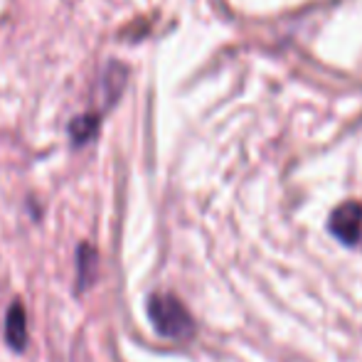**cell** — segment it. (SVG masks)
I'll return each instance as SVG.
<instances>
[{
    "label": "cell",
    "mask_w": 362,
    "mask_h": 362,
    "mask_svg": "<svg viewBox=\"0 0 362 362\" xmlns=\"http://www.w3.org/2000/svg\"><path fill=\"white\" fill-rule=\"evenodd\" d=\"M148 318L158 335L168 340H190L195 335V318L173 293H151L148 298Z\"/></svg>",
    "instance_id": "1"
},
{
    "label": "cell",
    "mask_w": 362,
    "mask_h": 362,
    "mask_svg": "<svg viewBox=\"0 0 362 362\" xmlns=\"http://www.w3.org/2000/svg\"><path fill=\"white\" fill-rule=\"evenodd\" d=\"M330 232L348 247L362 239V205L360 202H345L330 215Z\"/></svg>",
    "instance_id": "2"
},
{
    "label": "cell",
    "mask_w": 362,
    "mask_h": 362,
    "mask_svg": "<svg viewBox=\"0 0 362 362\" xmlns=\"http://www.w3.org/2000/svg\"><path fill=\"white\" fill-rule=\"evenodd\" d=\"M30 330H28V308L23 298H15L5 310V343L15 353H23L28 348Z\"/></svg>",
    "instance_id": "3"
},
{
    "label": "cell",
    "mask_w": 362,
    "mask_h": 362,
    "mask_svg": "<svg viewBox=\"0 0 362 362\" xmlns=\"http://www.w3.org/2000/svg\"><path fill=\"white\" fill-rule=\"evenodd\" d=\"M96 276H99V252L94 244L81 242L76 247V293L89 291Z\"/></svg>",
    "instance_id": "4"
},
{
    "label": "cell",
    "mask_w": 362,
    "mask_h": 362,
    "mask_svg": "<svg viewBox=\"0 0 362 362\" xmlns=\"http://www.w3.org/2000/svg\"><path fill=\"white\" fill-rule=\"evenodd\" d=\"M101 126V116L99 114H81L69 124V139H72L74 146H84L89 144L91 139H96Z\"/></svg>",
    "instance_id": "5"
},
{
    "label": "cell",
    "mask_w": 362,
    "mask_h": 362,
    "mask_svg": "<svg viewBox=\"0 0 362 362\" xmlns=\"http://www.w3.org/2000/svg\"><path fill=\"white\" fill-rule=\"evenodd\" d=\"M124 84H126V67L119 62H111L109 67L104 69V74H101V89H104V96L109 104H114V101L119 99Z\"/></svg>",
    "instance_id": "6"
}]
</instances>
